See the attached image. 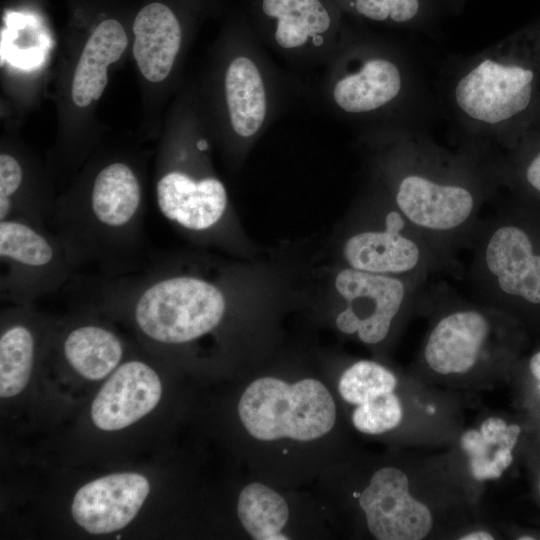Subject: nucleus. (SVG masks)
I'll return each mask as SVG.
<instances>
[{"instance_id":"f03ea898","label":"nucleus","mask_w":540,"mask_h":540,"mask_svg":"<svg viewBox=\"0 0 540 540\" xmlns=\"http://www.w3.org/2000/svg\"><path fill=\"white\" fill-rule=\"evenodd\" d=\"M144 216L137 174L115 161L96 173L87 194L54 204L50 223L77 270L94 266L113 278L140 266Z\"/></svg>"},{"instance_id":"bb28decb","label":"nucleus","mask_w":540,"mask_h":540,"mask_svg":"<svg viewBox=\"0 0 540 540\" xmlns=\"http://www.w3.org/2000/svg\"><path fill=\"white\" fill-rule=\"evenodd\" d=\"M351 6L368 20L406 24L418 17L422 0H351Z\"/></svg>"},{"instance_id":"b1692460","label":"nucleus","mask_w":540,"mask_h":540,"mask_svg":"<svg viewBox=\"0 0 540 540\" xmlns=\"http://www.w3.org/2000/svg\"><path fill=\"white\" fill-rule=\"evenodd\" d=\"M397 386L395 375L374 361L361 360L347 368L339 380V393L348 403L360 405Z\"/></svg>"},{"instance_id":"7ed1b4c3","label":"nucleus","mask_w":540,"mask_h":540,"mask_svg":"<svg viewBox=\"0 0 540 540\" xmlns=\"http://www.w3.org/2000/svg\"><path fill=\"white\" fill-rule=\"evenodd\" d=\"M451 99L471 128L514 148L540 113V24L516 32L467 64L454 81Z\"/></svg>"},{"instance_id":"4468645a","label":"nucleus","mask_w":540,"mask_h":540,"mask_svg":"<svg viewBox=\"0 0 540 540\" xmlns=\"http://www.w3.org/2000/svg\"><path fill=\"white\" fill-rule=\"evenodd\" d=\"M156 202L160 213L184 230L205 232L223 218L228 198L223 183L215 177L195 179L171 170L156 183Z\"/></svg>"},{"instance_id":"6ab92c4d","label":"nucleus","mask_w":540,"mask_h":540,"mask_svg":"<svg viewBox=\"0 0 540 540\" xmlns=\"http://www.w3.org/2000/svg\"><path fill=\"white\" fill-rule=\"evenodd\" d=\"M62 353L77 374L88 380H100L118 367L124 347L118 336L108 328L83 324L66 334Z\"/></svg>"},{"instance_id":"7c9ffc66","label":"nucleus","mask_w":540,"mask_h":540,"mask_svg":"<svg viewBox=\"0 0 540 540\" xmlns=\"http://www.w3.org/2000/svg\"><path fill=\"white\" fill-rule=\"evenodd\" d=\"M539 489H540V484H539Z\"/></svg>"},{"instance_id":"c756f323","label":"nucleus","mask_w":540,"mask_h":540,"mask_svg":"<svg viewBox=\"0 0 540 540\" xmlns=\"http://www.w3.org/2000/svg\"><path fill=\"white\" fill-rule=\"evenodd\" d=\"M520 540H532L534 539V537H529V536H525V537H519Z\"/></svg>"},{"instance_id":"f3484780","label":"nucleus","mask_w":540,"mask_h":540,"mask_svg":"<svg viewBox=\"0 0 540 540\" xmlns=\"http://www.w3.org/2000/svg\"><path fill=\"white\" fill-rule=\"evenodd\" d=\"M128 39L123 26L115 19L101 22L88 38L72 82V100L86 107L102 95L107 84V67L122 56Z\"/></svg>"},{"instance_id":"aec40b11","label":"nucleus","mask_w":540,"mask_h":540,"mask_svg":"<svg viewBox=\"0 0 540 540\" xmlns=\"http://www.w3.org/2000/svg\"><path fill=\"white\" fill-rule=\"evenodd\" d=\"M521 429L499 417H489L479 429L467 430L461 446L469 458L470 470L476 480L499 478L513 461V449Z\"/></svg>"},{"instance_id":"cd10ccee","label":"nucleus","mask_w":540,"mask_h":540,"mask_svg":"<svg viewBox=\"0 0 540 540\" xmlns=\"http://www.w3.org/2000/svg\"><path fill=\"white\" fill-rule=\"evenodd\" d=\"M462 540H493L494 536L487 531H475L467 533L460 537Z\"/></svg>"},{"instance_id":"39448f33","label":"nucleus","mask_w":540,"mask_h":540,"mask_svg":"<svg viewBox=\"0 0 540 540\" xmlns=\"http://www.w3.org/2000/svg\"><path fill=\"white\" fill-rule=\"evenodd\" d=\"M524 207L481 216L468 246L476 295L503 303L540 306V232Z\"/></svg>"},{"instance_id":"c85d7f7f","label":"nucleus","mask_w":540,"mask_h":540,"mask_svg":"<svg viewBox=\"0 0 540 540\" xmlns=\"http://www.w3.org/2000/svg\"><path fill=\"white\" fill-rule=\"evenodd\" d=\"M532 130L540 132V113H539L538 119H537V121H536V123H535Z\"/></svg>"},{"instance_id":"423d86ee","label":"nucleus","mask_w":540,"mask_h":540,"mask_svg":"<svg viewBox=\"0 0 540 540\" xmlns=\"http://www.w3.org/2000/svg\"><path fill=\"white\" fill-rule=\"evenodd\" d=\"M239 417L254 438L310 441L328 433L336 418L333 398L315 379L292 385L273 377L252 382L238 404Z\"/></svg>"},{"instance_id":"a211bd4d","label":"nucleus","mask_w":540,"mask_h":540,"mask_svg":"<svg viewBox=\"0 0 540 540\" xmlns=\"http://www.w3.org/2000/svg\"><path fill=\"white\" fill-rule=\"evenodd\" d=\"M225 99L231 126L242 138L255 135L264 124L268 103L262 75L255 62L238 56L225 74Z\"/></svg>"},{"instance_id":"6e6552de","label":"nucleus","mask_w":540,"mask_h":540,"mask_svg":"<svg viewBox=\"0 0 540 540\" xmlns=\"http://www.w3.org/2000/svg\"><path fill=\"white\" fill-rule=\"evenodd\" d=\"M343 256L349 268L420 285L435 271L453 266L395 206L386 212L382 227L349 236Z\"/></svg>"},{"instance_id":"393cba45","label":"nucleus","mask_w":540,"mask_h":540,"mask_svg":"<svg viewBox=\"0 0 540 540\" xmlns=\"http://www.w3.org/2000/svg\"><path fill=\"white\" fill-rule=\"evenodd\" d=\"M514 157L498 177L540 199V132L530 131L514 148Z\"/></svg>"},{"instance_id":"f8f14e48","label":"nucleus","mask_w":540,"mask_h":540,"mask_svg":"<svg viewBox=\"0 0 540 540\" xmlns=\"http://www.w3.org/2000/svg\"><path fill=\"white\" fill-rule=\"evenodd\" d=\"M150 491L139 473H114L88 482L75 494L74 521L91 534H107L127 526L137 515Z\"/></svg>"},{"instance_id":"9b49d317","label":"nucleus","mask_w":540,"mask_h":540,"mask_svg":"<svg viewBox=\"0 0 540 540\" xmlns=\"http://www.w3.org/2000/svg\"><path fill=\"white\" fill-rule=\"evenodd\" d=\"M493 325L488 309L459 304L439 317L423 349L427 366L440 375L471 371L486 352Z\"/></svg>"},{"instance_id":"1a4fd4ad","label":"nucleus","mask_w":540,"mask_h":540,"mask_svg":"<svg viewBox=\"0 0 540 540\" xmlns=\"http://www.w3.org/2000/svg\"><path fill=\"white\" fill-rule=\"evenodd\" d=\"M423 286L347 267L335 278L336 291L346 304L337 315L336 326L345 334L356 333L365 344H377L389 334L410 298L422 294Z\"/></svg>"},{"instance_id":"4be33fe9","label":"nucleus","mask_w":540,"mask_h":540,"mask_svg":"<svg viewBox=\"0 0 540 540\" xmlns=\"http://www.w3.org/2000/svg\"><path fill=\"white\" fill-rule=\"evenodd\" d=\"M237 514L254 539H288L280 533L288 520V506L281 495L261 483H251L243 488L238 498Z\"/></svg>"},{"instance_id":"9d476101","label":"nucleus","mask_w":540,"mask_h":540,"mask_svg":"<svg viewBox=\"0 0 540 540\" xmlns=\"http://www.w3.org/2000/svg\"><path fill=\"white\" fill-rule=\"evenodd\" d=\"M367 527L378 540H420L431 531L429 508L409 493L406 474L384 467L371 477L359 496Z\"/></svg>"},{"instance_id":"a878e982","label":"nucleus","mask_w":540,"mask_h":540,"mask_svg":"<svg viewBox=\"0 0 540 540\" xmlns=\"http://www.w3.org/2000/svg\"><path fill=\"white\" fill-rule=\"evenodd\" d=\"M402 417L401 402L393 391L357 405L352 413V422L358 431L375 435L394 429Z\"/></svg>"},{"instance_id":"5701e85b","label":"nucleus","mask_w":540,"mask_h":540,"mask_svg":"<svg viewBox=\"0 0 540 540\" xmlns=\"http://www.w3.org/2000/svg\"><path fill=\"white\" fill-rule=\"evenodd\" d=\"M4 327L0 336V396H16L26 387L36 356V336L22 321Z\"/></svg>"},{"instance_id":"2eb2a0df","label":"nucleus","mask_w":540,"mask_h":540,"mask_svg":"<svg viewBox=\"0 0 540 540\" xmlns=\"http://www.w3.org/2000/svg\"><path fill=\"white\" fill-rule=\"evenodd\" d=\"M403 87L400 66L390 58L375 56L339 78L332 94L342 111L360 115L388 106L401 95Z\"/></svg>"},{"instance_id":"20e7f679","label":"nucleus","mask_w":540,"mask_h":540,"mask_svg":"<svg viewBox=\"0 0 540 540\" xmlns=\"http://www.w3.org/2000/svg\"><path fill=\"white\" fill-rule=\"evenodd\" d=\"M96 296L130 309L141 333L161 344L191 342L222 321L226 300L221 289L204 278L167 274L153 265L132 278H113Z\"/></svg>"},{"instance_id":"412c9836","label":"nucleus","mask_w":540,"mask_h":540,"mask_svg":"<svg viewBox=\"0 0 540 540\" xmlns=\"http://www.w3.org/2000/svg\"><path fill=\"white\" fill-rule=\"evenodd\" d=\"M263 13L274 21V38L293 50L326 33L332 24L321 0H262Z\"/></svg>"},{"instance_id":"dca6fc26","label":"nucleus","mask_w":540,"mask_h":540,"mask_svg":"<svg viewBox=\"0 0 540 540\" xmlns=\"http://www.w3.org/2000/svg\"><path fill=\"white\" fill-rule=\"evenodd\" d=\"M133 31V55L140 72L151 82H161L169 75L180 49L178 19L167 5L150 3L138 12Z\"/></svg>"},{"instance_id":"0eeeda50","label":"nucleus","mask_w":540,"mask_h":540,"mask_svg":"<svg viewBox=\"0 0 540 540\" xmlns=\"http://www.w3.org/2000/svg\"><path fill=\"white\" fill-rule=\"evenodd\" d=\"M77 276L59 237L21 219L0 221V296L16 305L53 294Z\"/></svg>"},{"instance_id":"ddd939ff","label":"nucleus","mask_w":540,"mask_h":540,"mask_svg":"<svg viewBox=\"0 0 540 540\" xmlns=\"http://www.w3.org/2000/svg\"><path fill=\"white\" fill-rule=\"evenodd\" d=\"M161 394V381L153 368L140 360L127 361L116 368L94 398L92 421L104 431L123 429L150 413Z\"/></svg>"},{"instance_id":"f257e3e1","label":"nucleus","mask_w":540,"mask_h":540,"mask_svg":"<svg viewBox=\"0 0 540 540\" xmlns=\"http://www.w3.org/2000/svg\"><path fill=\"white\" fill-rule=\"evenodd\" d=\"M404 156L394 206L454 265L456 252L470 242L497 172L422 141L413 140Z\"/></svg>"}]
</instances>
